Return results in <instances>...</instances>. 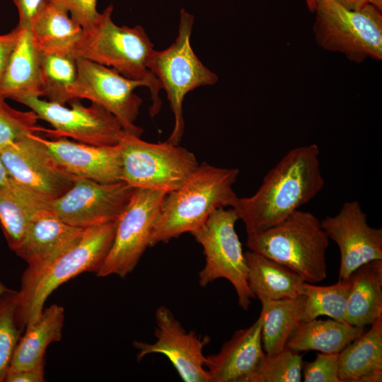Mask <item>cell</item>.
I'll return each instance as SVG.
<instances>
[{
  "label": "cell",
  "instance_id": "cell-17",
  "mask_svg": "<svg viewBox=\"0 0 382 382\" xmlns=\"http://www.w3.org/2000/svg\"><path fill=\"white\" fill-rule=\"evenodd\" d=\"M83 230L66 224L47 209L35 216L15 252L28 264L23 276H33L47 268L81 238Z\"/></svg>",
  "mask_w": 382,
  "mask_h": 382
},
{
  "label": "cell",
  "instance_id": "cell-27",
  "mask_svg": "<svg viewBox=\"0 0 382 382\" xmlns=\"http://www.w3.org/2000/svg\"><path fill=\"white\" fill-rule=\"evenodd\" d=\"M30 28L42 51L75 54V48L83 33L81 26L71 18L67 10L53 1L38 13Z\"/></svg>",
  "mask_w": 382,
  "mask_h": 382
},
{
  "label": "cell",
  "instance_id": "cell-20",
  "mask_svg": "<svg viewBox=\"0 0 382 382\" xmlns=\"http://www.w3.org/2000/svg\"><path fill=\"white\" fill-rule=\"evenodd\" d=\"M19 28L17 44L0 79V97L18 103L26 98L42 96L41 50L30 28Z\"/></svg>",
  "mask_w": 382,
  "mask_h": 382
},
{
  "label": "cell",
  "instance_id": "cell-23",
  "mask_svg": "<svg viewBox=\"0 0 382 382\" xmlns=\"http://www.w3.org/2000/svg\"><path fill=\"white\" fill-rule=\"evenodd\" d=\"M47 201L10 179L0 190V225L9 248L20 247L30 221L48 210Z\"/></svg>",
  "mask_w": 382,
  "mask_h": 382
},
{
  "label": "cell",
  "instance_id": "cell-36",
  "mask_svg": "<svg viewBox=\"0 0 382 382\" xmlns=\"http://www.w3.org/2000/svg\"><path fill=\"white\" fill-rule=\"evenodd\" d=\"M18 13L19 28H30L38 13L52 0H12Z\"/></svg>",
  "mask_w": 382,
  "mask_h": 382
},
{
  "label": "cell",
  "instance_id": "cell-14",
  "mask_svg": "<svg viewBox=\"0 0 382 382\" xmlns=\"http://www.w3.org/2000/svg\"><path fill=\"white\" fill-rule=\"evenodd\" d=\"M134 190L124 181L102 183L78 178L64 195L47 201V209L66 224L86 228L115 221Z\"/></svg>",
  "mask_w": 382,
  "mask_h": 382
},
{
  "label": "cell",
  "instance_id": "cell-22",
  "mask_svg": "<svg viewBox=\"0 0 382 382\" xmlns=\"http://www.w3.org/2000/svg\"><path fill=\"white\" fill-rule=\"evenodd\" d=\"M342 382L382 381V316L338 353Z\"/></svg>",
  "mask_w": 382,
  "mask_h": 382
},
{
  "label": "cell",
  "instance_id": "cell-25",
  "mask_svg": "<svg viewBox=\"0 0 382 382\" xmlns=\"http://www.w3.org/2000/svg\"><path fill=\"white\" fill-rule=\"evenodd\" d=\"M64 320V308L52 304L43 310L35 321L25 325V332L17 343L8 372L30 369L44 362L47 347L61 340Z\"/></svg>",
  "mask_w": 382,
  "mask_h": 382
},
{
  "label": "cell",
  "instance_id": "cell-16",
  "mask_svg": "<svg viewBox=\"0 0 382 382\" xmlns=\"http://www.w3.org/2000/svg\"><path fill=\"white\" fill-rule=\"evenodd\" d=\"M320 224L339 248V279L349 278L367 262L382 260V228L369 226L359 202H345L337 214L325 216Z\"/></svg>",
  "mask_w": 382,
  "mask_h": 382
},
{
  "label": "cell",
  "instance_id": "cell-15",
  "mask_svg": "<svg viewBox=\"0 0 382 382\" xmlns=\"http://www.w3.org/2000/svg\"><path fill=\"white\" fill-rule=\"evenodd\" d=\"M156 341L147 343L134 341L138 361L152 354L166 357L185 382H209L205 367L204 348L210 341L209 336L196 332H187L165 306H159L155 313Z\"/></svg>",
  "mask_w": 382,
  "mask_h": 382
},
{
  "label": "cell",
  "instance_id": "cell-21",
  "mask_svg": "<svg viewBox=\"0 0 382 382\" xmlns=\"http://www.w3.org/2000/svg\"><path fill=\"white\" fill-rule=\"evenodd\" d=\"M249 288L261 303L301 295L303 279L293 270L260 253H244Z\"/></svg>",
  "mask_w": 382,
  "mask_h": 382
},
{
  "label": "cell",
  "instance_id": "cell-30",
  "mask_svg": "<svg viewBox=\"0 0 382 382\" xmlns=\"http://www.w3.org/2000/svg\"><path fill=\"white\" fill-rule=\"evenodd\" d=\"M352 286L351 278L339 279L330 286H318L304 282L301 295L304 296L303 321L325 316L345 322L347 300Z\"/></svg>",
  "mask_w": 382,
  "mask_h": 382
},
{
  "label": "cell",
  "instance_id": "cell-24",
  "mask_svg": "<svg viewBox=\"0 0 382 382\" xmlns=\"http://www.w3.org/2000/svg\"><path fill=\"white\" fill-rule=\"evenodd\" d=\"M350 278L345 322L364 328L382 316V260L361 265Z\"/></svg>",
  "mask_w": 382,
  "mask_h": 382
},
{
  "label": "cell",
  "instance_id": "cell-19",
  "mask_svg": "<svg viewBox=\"0 0 382 382\" xmlns=\"http://www.w3.org/2000/svg\"><path fill=\"white\" fill-rule=\"evenodd\" d=\"M262 319L235 332L220 351L206 357L209 382H249L265 356L262 342Z\"/></svg>",
  "mask_w": 382,
  "mask_h": 382
},
{
  "label": "cell",
  "instance_id": "cell-13",
  "mask_svg": "<svg viewBox=\"0 0 382 382\" xmlns=\"http://www.w3.org/2000/svg\"><path fill=\"white\" fill-rule=\"evenodd\" d=\"M0 156L11 179L47 200L61 197L79 178L58 163L36 134L1 149Z\"/></svg>",
  "mask_w": 382,
  "mask_h": 382
},
{
  "label": "cell",
  "instance_id": "cell-3",
  "mask_svg": "<svg viewBox=\"0 0 382 382\" xmlns=\"http://www.w3.org/2000/svg\"><path fill=\"white\" fill-rule=\"evenodd\" d=\"M113 6H108L87 30L75 48L77 57L88 59L115 69L122 75L143 81L149 88L151 117L161 110L160 83L149 68L155 50L141 25H117L112 18Z\"/></svg>",
  "mask_w": 382,
  "mask_h": 382
},
{
  "label": "cell",
  "instance_id": "cell-28",
  "mask_svg": "<svg viewBox=\"0 0 382 382\" xmlns=\"http://www.w3.org/2000/svg\"><path fill=\"white\" fill-rule=\"evenodd\" d=\"M262 342L267 355L276 354L286 345L302 321L304 296L261 303Z\"/></svg>",
  "mask_w": 382,
  "mask_h": 382
},
{
  "label": "cell",
  "instance_id": "cell-7",
  "mask_svg": "<svg viewBox=\"0 0 382 382\" xmlns=\"http://www.w3.org/2000/svg\"><path fill=\"white\" fill-rule=\"evenodd\" d=\"M314 11L313 33L320 47L356 63L382 59L381 11L371 4L353 11L334 0H317Z\"/></svg>",
  "mask_w": 382,
  "mask_h": 382
},
{
  "label": "cell",
  "instance_id": "cell-12",
  "mask_svg": "<svg viewBox=\"0 0 382 382\" xmlns=\"http://www.w3.org/2000/svg\"><path fill=\"white\" fill-rule=\"evenodd\" d=\"M19 103L50 123L54 129H45V132L54 136L94 146H114L126 134L116 117L96 103L87 107L76 99L68 108L39 97L26 98Z\"/></svg>",
  "mask_w": 382,
  "mask_h": 382
},
{
  "label": "cell",
  "instance_id": "cell-18",
  "mask_svg": "<svg viewBox=\"0 0 382 382\" xmlns=\"http://www.w3.org/2000/svg\"><path fill=\"white\" fill-rule=\"evenodd\" d=\"M40 140L58 163L69 173L102 183L122 180V154L120 144L94 146L66 138Z\"/></svg>",
  "mask_w": 382,
  "mask_h": 382
},
{
  "label": "cell",
  "instance_id": "cell-4",
  "mask_svg": "<svg viewBox=\"0 0 382 382\" xmlns=\"http://www.w3.org/2000/svg\"><path fill=\"white\" fill-rule=\"evenodd\" d=\"M246 245L293 270L306 282H320L327 277L329 238L309 212L297 209L277 224L248 235Z\"/></svg>",
  "mask_w": 382,
  "mask_h": 382
},
{
  "label": "cell",
  "instance_id": "cell-6",
  "mask_svg": "<svg viewBox=\"0 0 382 382\" xmlns=\"http://www.w3.org/2000/svg\"><path fill=\"white\" fill-rule=\"evenodd\" d=\"M194 21L193 15L181 9L175 41L163 50H155L149 62V68L165 91L174 116V126L166 140L174 145L180 144L184 133L183 104L185 96L200 86L214 85L219 79L192 47Z\"/></svg>",
  "mask_w": 382,
  "mask_h": 382
},
{
  "label": "cell",
  "instance_id": "cell-5",
  "mask_svg": "<svg viewBox=\"0 0 382 382\" xmlns=\"http://www.w3.org/2000/svg\"><path fill=\"white\" fill-rule=\"evenodd\" d=\"M115 226L116 221L84 228L81 238L47 268L23 276L16 311L21 328L40 317L46 299L59 286L83 272L98 271L111 247Z\"/></svg>",
  "mask_w": 382,
  "mask_h": 382
},
{
  "label": "cell",
  "instance_id": "cell-9",
  "mask_svg": "<svg viewBox=\"0 0 382 382\" xmlns=\"http://www.w3.org/2000/svg\"><path fill=\"white\" fill-rule=\"evenodd\" d=\"M238 220L232 207L218 208L190 234L202 245L205 256V265L198 274L199 284L206 286L216 279H227L235 289L238 306L247 311L255 297L248 286L245 254L235 230Z\"/></svg>",
  "mask_w": 382,
  "mask_h": 382
},
{
  "label": "cell",
  "instance_id": "cell-31",
  "mask_svg": "<svg viewBox=\"0 0 382 382\" xmlns=\"http://www.w3.org/2000/svg\"><path fill=\"white\" fill-rule=\"evenodd\" d=\"M288 348L267 355L249 382H300L302 381V357Z\"/></svg>",
  "mask_w": 382,
  "mask_h": 382
},
{
  "label": "cell",
  "instance_id": "cell-32",
  "mask_svg": "<svg viewBox=\"0 0 382 382\" xmlns=\"http://www.w3.org/2000/svg\"><path fill=\"white\" fill-rule=\"evenodd\" d=\"M17 304L18 292L11 289L0 301V382L5 380L22 330L17 319Z\"/></svg>",
  "mask_w": 382,
  "mask_h": 382
},
{
  "label": "cell",
  "instance_id": "cell-34",
  "mask_svg": "<svg viewBox=\"0 0 382 382\" xmlns=\"http://www.w3.org/2000/svg\"><path fill=\"white\" fill-rule=\"evenodd\" d=\"M302 376L305 382H342L338 354L318 353L313 361L303 362Z\"/></svg>",
  "mask_w": 382,
  "mask_h": 382
},
{
  "label": "cell",
  "instance_id": "cell-35",
  "mask_svg": "<svg viewBox=\"0 0 382 382\" xmlns=\"http://www.w3.org/2000/svg\"><path fill=\"white\" fill-rule=\"evenodd\" d=\"M64 7L71 18L79 23L83 30H87L98 19L100 13L97 11L98 0H52Z\"/></svg>",
  "mask_w": 382,
  "mask_h": 382
},
{
  "label": "cell",
  "instance_id": "cell-38",
  "mask_svg": "<svg viewBox=\"0 0 382 382\" xmlns=\"http://www.w3.org/2000/svg\"><path fill=\"white\" fill-rule=\"evenodd\" d=\"M6 382H43L45 381L44 362L30 369L8 372Z\"/></svg>",
  "mask_w": 382,
  "mask_h": 382
},
{
  "label": "cell",
  "instance_id": "cell-29",
  "mask_svg": "<svg viewBox=\"0 0 382 382\" xmlns=\"http://www.w3.org/2000/svg\"><path fill=\"white\" fill-rule=\"evenodd\" d=\"M77 74V57L74 53L41 50V88L42 96L47 100L62 105L71 101Z\"/></svg>",
  "mask_w": 382,
  "mask_h": 382
},
{
  "label": "cell",
  "instance_id": "cell-1",
  "mask_svg": "<svg viewBox=\"0 0 382 382\" xmlns=\"http://www.w3.org/2000/svg\"><path fill=\"white\" fill-rule=\"evenodd\" d=\"M317 144L297 146L269 170L256 192L237 197L232 208L247 234L260 233L282 221L323 188Z\"/></svg>",
  "mask_w": 382,
  "mask_h": 382
},
{
  "label": "cell",
  "instance_id": "cell-10",
  "mask_svg": "<svg viewBox=\"0 0 382 382\" xmlns=\"http://www.w3.org/2000/svg\"><path fill=\"white\" fill-rule=\"evenodd\" d=\"M166 193L134 189L117 219L111 247L96 275L125 278L136 267L150 244L154 223Z\"/></svg>",
  "mask_w": 382,
  "mask_h": 382
},
{
  "label": "cell",
  "instance_id": "cell-33",
  "mask_svg": "<svg viewBox=\"0 0 382 382\" xmlns=\"http://www.w3.org/2000/svg\"><path fill=\"white\" fill-rule=\"evenodd\" d=\"M38 120L33 110H16L0 97V149L30 134L45 132L37 125Z\"/></svg>",
  "mask_w": 382,
  "mask_h": 382
},
{
  "label": "cell",
  "instance_id": "cell-26",
  "mask_svg": "<svg viewBox=\"0 0 382 382\" xmlns=\"http://www.w3.org/2000/svg\"><path fill=\"white\" fill-rule=\"evenodd\" d=\"M363 332L364 328L334 319L302 320L287 342L286 348L297 352L315 350L338 354Z\"/></svg>",
  "mask_w": 382,
  "mask_h": 382
},
{
  "label": "cell",
  "instance_id": "cell-41",
  "mask_svg": "<svg viewBox=\"0 0 382 382\" xmlns=\"http://www.w3.org/2000/svg\"><path fill=\"white\" fill-rule=\"evenodd\" d=\"M305 1L307 4V6L309 10L312 12H314L317 0H305Z\"/></svg>",
  "mask_w": 382,
  "mask_h": 382
},
{
  "label": "cell",
  "instance_id": "cell-8",
  "mask_svg": "<svg viewBox=\"0 0 382 382\" xmlns=\"http://www.w3.org/2000/svg\"><path fill=\"white\" fill-rule=\"evenodd\" d=\"M120 145L122 180L134 189L167 194L180 187L199 166L192 152L166 141L150 143L126 133Z\"/></svg>",
  "mask_w": 382,
  "mask_h": 382
},
{
  "label": "cell",
  "instance_id": "cell-2",
  "mask_svg": "<svg viewBox=\"0 0 382 382\" xmlns=\"http://www.w3.org/2000/svg\"><path fill=\"white\" fill-rule=\"evenodd\" d=\"M239 173L235 168H219L205 162L199 164L180 187L166 195L149 247L190 233L215 209L232 207L238 197L233 186Z\"/></svg>",
  "mask_w": 382,
  "mask_h": 382
},
{
  "label": "cell",
  "instance_id": "cell-42",
  "mask_svg": "<svg viewBox=\"0 0 382 382\" xmlns=\"http://www.w3.org/2000/svg\"><path fill=\"white\" fill-rule=\"evenodd\" d=\"M9 290L0 282V301Z\"/></svg>",
  "mask_w": 382,
  "mask_h": 382
},
{
  "label": "cell",
  "instance_id": "cell-37",
  "mask_svg": "<svg viewBox=\"0 0 382 382\" xmlns=\"http://www.w3.org/2000/svg\"><path fill=\"white\" fill-rule=\"evenodd\" d=\"M19 34L20 28L16 26L11 32L0 35V79L17 44Z\"/></svg>",
  "mask_w": 382,
  "mask_h": 382
},
{
  "label": "cell",
  "instance_id": "cell-39",
  "mask_svg": "<svg viewBox=\"0 0 382 382\" xmlns=\"http://www.w3.org/2000/svg\"><path fill=\"white\" fill-rule=\"evenodd\" d=\"M343 7L353 11H359L370 4L371 0H334Z\"/></svg>",
  "mask_w": 382,
  "mask_h": 382
},
{
  "label": "cell",
  "instance_id": "cell-11",
  "mask_svg": "<svg viewBox=\"0 0 382 382\" xmlns=\"http://www.w3.org/2000/svg\"><path fill=\"white\" fill-rule=\"evenodd\" d=\"M78 74L71 99H87L119 121L127 134L141 137L143 129L135 124L142 99L134 93L144 82L127 78L113 69L77 57Z\"/></svg>",
  "mask_w": 382,
  "mask_h": 382
},
{
  "label": "cell",
  "instance_id": "cell-40",
  "mask_svg": "<svg viewBox=\"0 0 382 382\" xmlns=\"http://www.w3.org/2000/svg\"><path fill=\"white\" fill-rule=\"evenodd\" d=\"M11 177L0 156V190L10 180Z\"/></svg>",
  "mask_w": 382,
  "mask_h": 382
}]
</instances>
